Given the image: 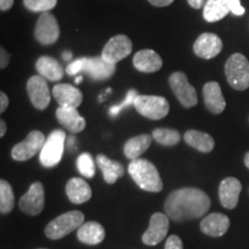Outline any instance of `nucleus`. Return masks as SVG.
<instances>
[{"label": "nucleus", "mask_w": 249, "mask_h": 249, "mask_svg": "<svg viewBox=\"0 0 249 249\" xmlns=\"http://www.w3.org/2000/svg\"><path fill=\"white\" fill-rule=\"evenodd\" d=\"M246 12V9L244 6L241 5L240 0H232L231 2V13H233L236 17H241L244 15Z\"/></svg>", "instance_id": "nucleus-35"}, {"label": "nucleus", "mask_w": 249, "mask_h": 249, "mask_svg": "<svg viewBox=\"0 0 249 249\" xmlns=\"http://www.w3.org/2000/svg\"><path fill=\"white\" fill-rule=\"evenodd\" d=\"M164 249H183L181 239L178 235L169 236V239L165 242Z\"/></svg>", "instance_id": "nucleus-34"}, {"label": "nucleus", "mask_w": 249, "mask_h": 249, "mask_svg": "<svg viewBox=\"0 0 249 249\" xmlns=\"http://www.w3.org/2000/svg\"><path fill=\"white\" fill-rule=\"evenodd\" d=\"M71 57H73V55H71V51H65L64 53H62V58H64L65 61L70 62Z\"/></svg>", "instance_id": "nucleus-42"}, {"label": "nucleus", "mask_w": 249, "mask_h": 249, "mask_svg": "<svg viewBox=\"0 0 249 249\" xmlns=\"http://www.w3.org/2000/svg\"><path fill=\"white\" fill-rule=\"evenodd\" d=\"M170 218L166 213H156L151 216L148 230L143 233L142 241L147 246H156L161 242L169 232Z\"/></svg>", "instance_id": "nucleus-13"}, {"label": "nucleus", "mask_w": 249, "mask_h": 249, "mask_svg": "<svg viewBox=\"0 0 249 249\" xmlns=\"http://www.w3.org/2000/svg\"><path fill=\"white\" fill-rule=\"evenodd\" d=\"M133 44L126 35L113 36L105 44L103 49L102 57L110 64H117L118 61L123 60L132 53Z\"/></svg>", "instance_id": "nucleus-12"}, {"label": "nucleus", "mask_w": 249, "mask_h": 249, "mask_svg": "<svg viewBox=\"0 0 249 249\" xmlns=\"http://www.w3.org/2000/svg\"><path fill=\"white\" fill-rule=\"evenodd\" d=\"M36 71L40 76L49 81H60L64 76V68L54 58L42 55L36 61Z\"/></svg>", "instance_id": "nucleus-24"}, {"label": "nucleus", "mask_w": 249, "mask_h": 249, "mask_svg": "<svg viewBox=\"0 0 249 249\" xmlns=\"http://www.w3.org/2000/svg\"><path fill=\"white\" fill-rule=\"evenodd\" d=\"M200 227L204 234L213 236V238H218L229 231L230 218L226 214L219 213H210L201 220Z\"/></svg>", "instance_id": "nucleus-18"}, {"label": "nucleus", "mask_w": 249, "mask_h": 249, "mask_svg": "<svg viewBox=\"0 0 249 249\" xmlns=\"http://www.w3.org/2000/svg\"><path fill=\"white\" fill-rule=\"evenodd\" d=\"M134 107L141 116L150 120L163 119L170 111V105L166 98L154 95H139L134 103Z\"/></svg>", "instance_id": "nucleus-7"}, {"label": "nucleus", "mask_w": 249, "mask_h": 249, "mask_svg": "<svg viewBox=\"0 0 249 249\" xmlns=\"http://www.w3.org/2000/svg\"><path fill=\"white\" fill-rule=\"evenodd\" d=\"M105 230L97 222H87L77 230V239L86 245H98L104 240Z\"/></svg>", "instance_id": "nucleus-25"}, {"label": "nucleus", "mask_w": 249, "mask_h": 249, "mask_svg": "<svg viewBox=\"0 0 249 249\" xmlns=\"http://www.w3.org/2000/svg\"><path fill=\"white\" fill-rule=\"evenodd\" d=\"M245 165H246V167L249 170V151L245 155Z\"/></svg>", "instance_id": "nucleus-43"}, {"label": "nucleus", "mask_w": 249, "mask_h": 249, "mask_svg": "<svg viewBox=\"0 0 249 249\" xmlns=\"http://www.w3.org/2000/svg\"><path fill=\"white\" fill-rule=\"evenodd\" d=\"M82 80H83L82 76H77L75 79V83H76V85H79V83L82 82Z\"/></svg>", "instance_id": "nucleus-44"}, {"label": "nucleus", "mask_w": 249, "mask_h": 249, "mask_svg": "<svg viewBox=\"0 0 249 249\" xmlns=\"http://www.w3.org/2000/svg\"><path fill=\"white\" fill-rule=\"evenodd\" d=\"M128 173L143 191L150 193H160L163 191L160 174L151 161L141 158L132 160L128 165Z\"/></svg>", "instance_id": "nucleus-3"}, {"label": "nucleus", "mask_w": 249, "mask_h": 249, "mask_svg": "<svg viewBox=\"0 0 249 249\" xmlns=\"http://www.w3.org/2000/svg\"><path fill=\"white\" fill-rule=\"evenodd\" d=\"M188 4L191 5L193 8L200 9L205 5V0H188Z\"/></svg>", "instance_id": "nucleus-40"}, {"label": "nucleus", "mask_w": 249, "mask_h": 249, "mask_svg": "<svg viewBox=\"0 0 249 249\" xmlns=\"http://www.w3.org/2000/svg\"><path fill=\"white\" fill-rule=\"evenodd\" d=\"M242 189L241 182L236 178L229 177L225 178L219 185V201L224 208L232 210L238 205L239 197Z\"/></svg>", "instance_id": "nucleus-16"}, {"label": "nucleus", "mask_w": 249, "mask_h": 249, "mask_svg": "<svg viewBox=\"0 0 249 249\" xmlns=\"http://www.w3.org/2000/svg\"><path fill=\"white\" fill-rule=\"evenodd\" d=\"M57 1L58 0H23V4L31 12L45 13L54 8Z\"/></svg>", "instance_id": "nucleus-32"}, {"label": "nucleus", "mask_w": 249, "mask_h": 249, "mask_svg": "<svg viewBox=\"0 0 249 249\" xmlns=\"http://www.w3.org/2000/svg\"><path fill=\"white\" fill-rule=\"evenodd\" d=\"M55 116H57L58 123L71 133H81L86 128L87 124L85 118L80 116L77 108L59 107L55 112Z\"/></svg>", "instance_id": "nucleus-21"}, {"label": "nucleus", "mask_w": 249, "mask_h": 249, "mask_svg": "<svg viewBox=\"0 0 249 249\" xmlns=\"http://www.w3.org/2000/svg\"><path fill=\"white\" fill-rule=\"evenodd\" d=\"M194 53L202 59H213L217 57L223 50V42L217 35L211 33H204L195 40Z\"/></svg>", "instance_id": "nucleus-15"}, {"label": "nucleus", "mask_w": 249, "mask_h": 249, "mask_svg": "<svg viewBox=\"0 0 249 249\" xmlns=\"http://www.w3.org/2000/svg\"><path fill=\"white\" fill-rule=\"evenodd\" d=\"M96 163L101 169L103 173V178L108 185H113L118 179L124 176V170L123 164L117 160H112L105 155H97Z\"/></svg>", "instance_id": "nucleus-23"}, {"label": "nucleus", "mask_w": 249, "mask_h": 249, "mask_svg": "<svg viewBox=\"0 0 249 249\" xmlns=\"http://www.w3.org/2000/svg\"><path fill=\"white\" fill-rule=\"evenodd\" d=\"M44 134L39 130H33L22 142L15 144L12 149V158L18 161H24L40 152L45 143Z\"/></svg>", "instance_id": "nucleus-9"}, {"label": "nucleus", "mask_w": 249, "mask_h": 249, "mask_svg": "<svg viewBox=\"0 0 249 249\" xmlns=\"http://www.w3.org/2000/svg\"><path fill=\"white\" fill-rule=\"evenodd\" d=\"M211 207L209 196L198 188L177 189L167 196L164 210L173 222H186L203 217Z\"/></svg>", "instance_id": "nucleus-1"}, {"label": "nucleus", "mask_w": 249, "mask_h": 249, "mask_svg": "<svg viewBox=\"0 0 249 249\" xmlns=\"http://www.w3.org/2000/svg\"><path fill=\"white\" fill-rule=\"evenodd\" d=\"M152 139L158 144L164 147H173L180 142V133L178 130L172 128H156L152 132Z\"/></svg>", "instance_id": "nucleus-29"}, {"label": "nucleus", "mask_w": 249, "mask_h": 249, "mask_svg": "<svg viewBox=\"0 0 249 249\" xmlns=\"http://www.w3.org/2000/svg\"><path fill=\"white\" fill-rule=\"evenodd\" d=\"M27 91L29 95L31 104L35 107L37 110H45L49 107L50 99H51V93L44 79L40 75H34L28 80L27 83Z\"/></svg>", "instance_id": "nucleus-14"}, {"label": "nucleus", "mask_w": 249, "mask_h": 249, "mask_svg": "<svg viewBox=\"0 0 249 249\" xmlns=\"http://www.w3.org/2000/svg\"><path fill=\"white\" fill-rule=\"evenodd\" d=\"M138 96H139V93H138V91H136L135 89L129 90L128 93H127L126 98H124V101L121 103V104L114 105V107H112L110 108V111H108L110 116L111 117H117L118 114H119L120 112L123 111L124 107H129V105H132V104L134 105V103H135V99H136V97H138Z\"/></svg>", "instance_id": "nucleus-33"}, {"label": "nucleus", "mask_w": 249, "mask_h": 249, "mask_svg": "<svg viewBox=\"0 0 249 249\" xmlns=\"http://www.w3.org/2000/svg\"><path fill=\"white\" fill-rule=\"evenodd\" d=\"M169 81L171 89L183 107L189 108L197 104V93L194 87L189 83L185 73L174 71Z\"/></svg>", "instance_id": "nucleus-8"}, {"label": "nucleus", "mask_w": 249, "mask_h": 249, "mask_svg": "<svg viewBox=\"0 0 249 249\" xmlns=\"http://www.w3.org/2000/svg\"><path fill=\"white\" fill-rule=\"evenodd\" d=\"M45 193L42 182H34L28 192L20 198L18 205L21 211L29 216H37L44 209Z\"/></svg>", "instance_id": "nucleus-11"}, {"label": "nucleus", "mask_w": 249, "mask_h": 249, "mask_svg": "<svg viewBox=\"0 0 249 249\" xmlns=\"http://www.w3.org/2000/svg\"><path fill=\"white\" fill-rule=\"evenodd\" d=\"M9 59H11V55L4 48L0 49V67H1V70L8 66Z\"/></svg>", "instance_id": "nucleus-36"}, {"label": "nucleus", "mask_w": 249, "mask_h": 249, "mask_svg": "<svg viewBox=\"0 0 249 249\" xmlns=\"http://www.w3.org/2000/svg\"><path fill=\"white\" fill-rule=\"evenodd\" d=\"M66 194L71 203L83 204L91 198L92 192L83 179L71 178L66 185Z\"/></svg>", "instance_id": "nucleus-22"}, {"label": "nucleus", "mask_w": 249, "mask_h": 249, "mask_svg": "<svg viewBox=\"0 0 249 249\" xmlns=\"http://www.w3.org/2000/svg\"><path fill=\"white\" fill-rule=\"evenodd\" d=\"M85 222V214L79 210L68 211L54 218L45 227V235L51 240H59L71 232L79 230Z\"/></svg>", "instance_id": "nucleus-4"}, {"label": "nucleus", "mask_w": 249, "mask_h": 249, "mask_svg": "<svg viewBox=\"0 0 249 249\" xmlns=\"http://www.w3.org/2000/svg\"><path fill=\"white\" fill-rule=\"evenodd\" d=\"M66 133L61 129H55L45 140L43 149L39 152V161L45 167H54L61 161L64 154Z\"/></svg>", "instance_id": "nucleus-6"}, {"label": "nucleus", "mask_w": 249, "mask_h": 249, "mask_svg": "<svg viewBox=\"0 0 249 249\" xmlns=\"http://www.w3.org/2000/svg\"><path fill=\"white\" fill-rule=\"evenodd\" d=\"M76 166L77 171L81 173V176H83L85 178H92L95 176V160H93L92 156L88 154V152H83V154H81L77 157Z\"/></svg>", "instance_id": "nucleus-31"}, {"label": "nucleus", "mask_w": 249, "mask_h": 249, "mask_svg": "<svg viewBox=\"0 0 249 249\" xmlns=\"http://www.w3.org/2000/svg\"><path fill=\"white\" fill-rule=\"evenodd\" d=\"M52 93H53V97L59 107H61L77 108L83 101V95L81 90L74 86L67 85V83L55 85L52 89Z\"/></svg>", "instance_id": "nucleus-17"}, {"label": "nucleus", "mask_w": 249, "mask_h": 249, "mask_svg": "<svg viewBox=\"0 0 249 249\" xmlns=\"http://www.w3.org/2000/svg\"><path fill=\"white\" fill-rule=\"evenodd\" d=\"M14 193L6 180H0V211L1 213H9L14 209Z\"/></svg>", "instance_id": "nucleus-30"}, {"label": "nucleus", "mask_w": 249, "mask_h": 249, "mask_svg": "<svg viewBox=\"0 0 249 249\" xmlns=\"http://www.w3.org/2000/svg\"><path fill=\"white\" fill-rule=\"evenodd\" d=\"M183 139H185L187 144L191 145L192 148L196 149V150L204 152V154L213 151L214 148V140L213 139V136L207 133L201 132V130H187L185 135H183Z\"/></svg>", "instance_id": "nucleus-27"}, {"label": "nucleus", "mask_w": 249, "mask_h": 249, "mask_svg": "<svg viewBox=\"0 0 249 249\" xmlns=\"http://www.w3.org/2000/svg\"><path fill=\"white\" fill-rule=\"evenodd\" d=\"M133 65L142 73H156L163 66V60L154 50H141L133 58Z\"/></svg>", "instance_id": "nucleus-20"}, {"label": "nucleus", "mask_w": 249, "mask_h": 249, "mask_svg": "<svg viewBox=\"0 0 249 249\" xmlns=\"http://www.w3.org/2000/svg\"><path fill=\"white\" fill-rule=\"evenodd\" d=\"M227 82L233 89L246 90L249 88V61L241 53H234L227 59L225 64Z\"/></svg>", "instance_id": "nucleus-5"}, {"label": "nucleus", "mask_w": 249, "mask_h": 249, "mask_svg": "<svg viewBox=\"0 0 249 249\" xmlns=\"http://www.w3.org/2000/svg\"><path fill=\"white\" fill-rule=\"evenodd\" d=\"M6 130H7V126H6V123L4 120L0 121V136H5Z\"/></svg>", "instance_id": "nucleus-41"}, {"label": "nucleus", "mask_w": 249, "mask_h": 249, "mask_svg": "<svg viewBox=\"0 0 249 249\" xmlns=\"http://www.w3.org/2000/svg\"><path fill=\"white\" fill-rule=\"evenodd\" d=\"M116 64H110L104 58H79L71 61L66 68L68 75H77V74H87L95 81L107 80L116 73Z\"/></svg>", "instance_id": "nucleus-2"}, {"label": "nucleus", "mask_w": 249, "mask_h": 249, "mask_svg": "<svg viewBox=\"0 0 249 249\" xmlns=\"http://www.w3.org/2000/svg\"><path fill=\"white\" fill-rule=\"evenodd\" d=\"M232 0H208L203 8V17L208 22L223 20L231 12Z\"/></svg>", "instance_id": "nucleus-26"}, {"label": "nucleus", "mask_w": 249, "mask_h": 249, "mask_svg": "<svg viewBox=\"0 0 249 249\" xmlns=\"http://www.w3.org/2000/svg\"><path fill=\"white\" fill-rule=\"evenodd\" d=\"M203 98L205 107L213 114H220L225 110L226 101L224 98L220 86L214 81L205 83L203 87Z\"/></svg>", "instance_id": "nucleus-19"}, {"label": "nucleus", "mask_w": 249, "mask_h": 249, "mask_svg": "<svg viewBox=\"0 0 249 249\" xmlns=\"http://www.w3.org/2000/svg\"><path fill=\"white\" fill-rule=\"evenodd\" d=\"M148 1L156 7H166V6L172 4L174 0H148Z\"/></svg>", "instance_id": "nucleus-38"}, {"label": "nucleus", "mask_w": 249, "mask_h": 249, "mask_svg": "<svg viewBox=\"0 0 249 249\" xmlns=\"http://www.w3.org/2000/svg\"><path fill=\"white\" fill-rule=\"evenodd\" d=\"M14 5V0H0V9L2 12L8 11Z\"/></svg>", "instance_id": "nucleus-39"}, {"label": "nucleus", "mask_w": 249, "mask_h": 249, "mask_svg": "<svg viewBox=\"0 0 249 249\" xmlns=\"http://www.w3.org/2000/svg\"><path fill=\"white\" fill-rule=\"evenodd\" d=\"M8 103H9V101H8L7 95H6L4 91L0 92V112H1V113L7 110Z\"/></svg>", "instance_id": "nucleus-37"}, {"label": "nucleus", "mask_w": 249, "mask_h": 249, "mask_svg": "<svg viewBox=\"0 0 249 249\" xmlns=\"http://www.w3.org/2000/svg\"><path fill=\"white\" fill-rule=\"evenodd\" d=\"M60 36L57 18L50 12L42 13L35 27V38L42 45H51L57 42Z\"/></svg>", "instance_id": "nucleus-10"}, {"label": "nucleus", "mask_w": 249, "mask_h": 249, "mask_svg": "<svg viewBox=\"0 0 249 249\" xmlns=\"http://www.w3.org/2000/svg\"><path fill=\"white\" fill-rule=\"evenodd\" d=\"M152 142V135L148 134H142V135L134 136L124 143V154L130 160H138L143 152L148 150Z\"/></svg>", "instance_id": "nucleus-28"}]
</instances>
